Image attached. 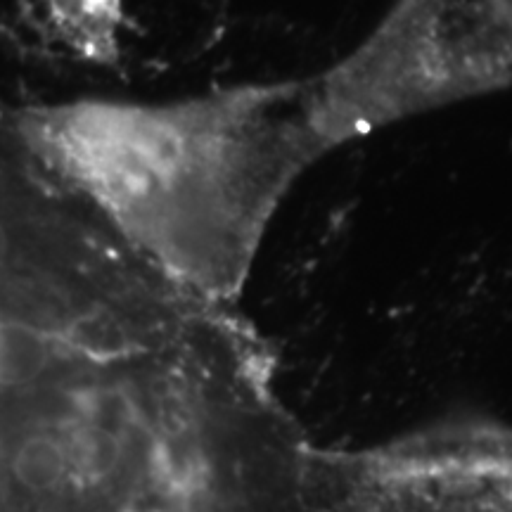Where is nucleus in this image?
Returning <instances> with one entry per match:
<instances>
[{"label":"nucleus","instance_id":"nucleus-6","mask_svg":"<svg viewBox=\"0 0 512 512\" xmlns=\"http://www.w3.org/2000/svg\"><path fill=\"white\" fill-rule=\"evenodd\" d=\"M50 15L79 29H95V34H110L119 19V0H46Z\"/></svg>","mask_w":512,"mask_h":512},{"label":"nucleus","instance_id":"nucleus-2","mask_svg":"<svg viewBox=\"0 0 512 512\" xmlns=\"http://www.w3.org/2000/svg\"><path fill=\"white\" fill-rule=\"evenodd\" d=\"M325 152L512 88V0H394L347 55L311 74Z\"/></svg>","mask_w":512,"mask_h":512},{"label":"nucleus","instance_id":"nucleus-7","mask_svg":"<svg viewBox=\"0 0 512 512\" xmlns=\"http://www.w3.org/2000/svg\"><path fill=\"white\" fill-rule=\"evenodd\" d=\"M8 249H10V238H8V233H5V228L0 226V264L8 259Z\"/></svg>","mask_w":512,"mask_h":512},{"label":"nucleus","instance_id":"nucleus-3","mask_svg":"<svg viewBox=\"0 0 512 512\" xmlns=\"http://www.w3.org/2000/svg\"><path fill=\"white\" fill-rule=\"evenodd\" d=\"M309 512H512V425L448 415L366 448L302 460Z\"/></svg>","mask_w":512,"mask_h":512},{"label":"nucleus","instance_id":"nucleus-4","mask_svg":"<svg viewBox=\"0 0 512 512\" xmlns=\"http://www.w3.org/2000/svg\"><path fill=\"white\" fill-rule=\"evenodd\" d=\"M17 482L29 491H53L69 475V453L57 437L36 434L22 441L12 458Z\"/></svg>","mask_w":512,"mask_h":512},{"label":"nucleus","instance_id":"nucleus-1","mask_svg":"<svg viewBox=\"0 0 512 512\" xmlns=\"http://www.w3.org/2000/svg\"><path fill=\"white\" fill-rule=\"evenodd\" d=\"M311 79L247 81L174 105L91 102L53 124L62 166L150 266L235 306L294 185L328 157Z\"/></svg>","mask_w":512,"mask_h":512},{"label":"nucleus","instance_id":"nucleus-5","mask_svg":"<svg viewBox=\"0 0 512 512\" xmlns=\"http://www.w3.org/2000/svg\"><path fill=\"white\" fill-rule=\"evenodd\" d=\"M48 342L24 325L0 328V380L27 382L46 368Z\"/></svg>","mask_w":512,"mask_h":512}]
</instances>
